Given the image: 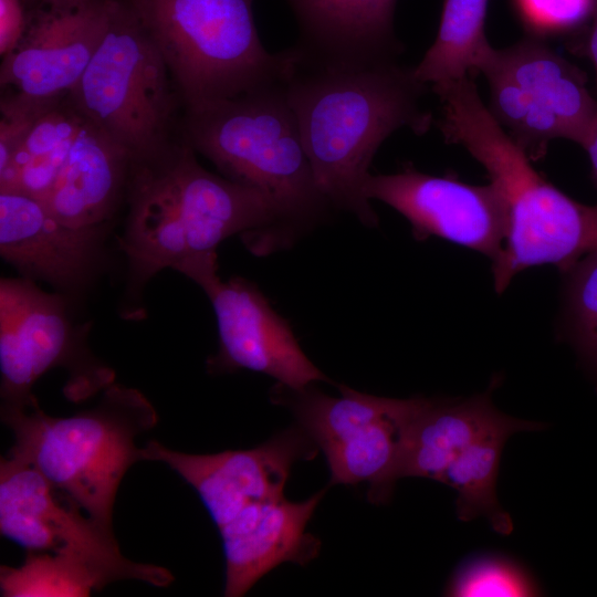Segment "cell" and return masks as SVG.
Returning <instances> with one entry per match:
<instances>
[{
    "label": "cell",
    "mask_w": 597,
    "mask_h": 597,
    "mask_svg": "<svg viewBox=\"0 0 597 597\" xmlns=\"http://www.w3.org/2000/svg\"><path fill=\"white\" fill-rule=\"evenodd\" d=\"M109 2L28 11L23 36L1 59V88L36 97L71 93L103 39Z\"/></svg>",
    "instance_id": "cell-14"
},
{
    "label": "cell",
    "mask_w": 597,
    "mask_h": 597,
    "mask_svg": "<svg viewBox=\"0 0 597 597\" xmlns=\"http://www.w3.org/2000/svg\"><path fill=\"white\" fill-rule=\"evenodd\" d=\"M85 121L70 94L56 101L0 169V190L19 191L41 200L57 178Z\"/></svg>",
    "instance_id": "cell-21"
},
{
    "label": "cell",
    "mask_w": 597,
    "mask_h": 597,
    "mask_svg": "<svg viewBox=\"0 0 597 597\" xmlns=\"http://www.w3.org/2000/svg\"><path fill=\"white\" fill-rule=\"evenodd\" d=\"M522 22L532 35L572 31L593 19L597 0H514Z\"/></svg>",
    "instance_id": "cell-27"
},
{
    "label": "cell",
    "mask_w": 597,
    "mask_h": 597,
    "mask_svg": "<svg viewBox=\"0 0 597 597\" xmlns=\"http://www.w3.org/2000/svg\"><path fill=\"white\" fill-rule=\"evenodd\" d=\"M180 135L226 178L271 200L284 245L332 207L316 184L284 78L185 108Z\"/></svg>",
    "instance_id": "cell-4"
},
{
    "label": "cell",
    "mask_w": 597,
    "mask_h": 597,
    "mask_svg": "<svg viewBox=\"0 0 597 597\" xmlns=\"http://www.w3.org/2000/svg\"><path fill=\"white\" fill-rule=\"evenodd\" d=\"M531 575L511 558L479 555L467 559L452 575L446 595L453 597L537 596Z\"/></svg>",
    "instance_id": "cell-25"
},
{
    "label": "cell",
    "mask_w": 597,
    "mask_h": 597,
    "mask_svg": "<svg viewBox=\"0 0 597 597\" xmlns=\"http://www.w3.org/2000/svg\"><path fill=\"white\" fill-rule=\"evenodd\" d=\"M582 147L587 151L594 176L597 180V124L588 135L587 139L584 142Z\"/></svg>",
    "instance_id": "cell-31"
},
{
    "label": "cell",
    "mask_w": 597,
    "mask_h": 597,
    "mask_svg": "<svg viewBox=\"0 0 597 597\" xmlns=\"http://www.w3.org/2000/svg\"><path fill=\"white\" fill-rule=\"evenodd\" d=\"M100 228L70 226L41 200L0 190V253L25 275L62 286L77 283L93 261Z\"/></svg>",
    "instance_id": "cell-17"
},
{
    "label": "cell",
    "mask_w": 597,
    "mask_h": 597,
    "mask_svg": "<svg viewBox=\"0 0 597 597\" xmlns=\"http://www.w3.org/2000/svg\"><path fill=\"white\" fill-rule=\"evenodd\" d=\"M62 96L36 97L14 90L1 88L0 169L7 165L14 149L35 122Z\"/></svg>",
    "instance_id": "cell-28"
},
{
    "label": "cell",
    "mask_w": 597,
    "mask_h": 597,
    "mask_svg": "<svg viewBox=\"0 0 597 597\" xmlns=\"http://www.w3.org/2000/svg\"><path fill=\"white\" fill-rule=\"evenodd\" d=\"M130 165V156L86 119L41 201L70 226H101L126 193Z\"/></svg>",
    "instance_id": "cell-19"
},
{
    "label": "cell",
    "mask_w": 597,
    "mask_h": 597,
    "mask_svg": "<svg viewBox=\"0 0 597 597\" xmlns=\"http://www.w3.org/2000/svg\"><path fill=\"white\" fill-rule=\"evenodd\" d=\"M1 419L13 436L9 455L32 465L93 520L113 528L119 484L143 460L136 440L156 426L158 415L139 390L112 383L97 405L71 416L46 415L35 402L1 407Z\"/></svg>",
    "instance_id": "cell-5"
},
{
    "label": "cell",
    "mask_w": 597,
    "mask_h": 597,
    "mask_svg": "<svg viewBox=\"0 0 597 597\" xmlns=\"http://www.w3.org/2000/svg\"><path fill=\"white\" fill-rule=\"evenodd\" d=\"M431 90L440 102L434 124L443 139L483 166L505 202L507 235L492 261L496 293L530 268L549 264L564 272L597 250V206L572 199L540 175L484 105L472 76Z\"/></svg>",
    "instance_id": "cell-3"
},
{
    "label": "cell",
    "mask_w": 597,
    "mask_h": 597,
    "mask_svg": "<svg viewBox=\"0 0 597 597\" xmlns=\"http://www.w3.org/2000/svg\"><path fill=\"white\" fill-rule=\"evenodd\" d=\"M59 295L31 281L0 282L1 407L27 408L36 402L32 387L48 370L63 366L73 378L69 397L77 401L112 384V371L84 363Z\"/></svg>",
    "instance_id": "cell-10"
},
{
    "label": "cell",
    "mask_w": 597,
    "mask_h": 597,
    "mask_svg": "<svg viewBox=\"0 0 597 597\" xmlns=\"http://www.w3.org/2000/svg\"><path fill=\"white\" fill-rule=\"evenodd\" d=\"M290 50L284 88L316 184L332 207L374 228L378 216L364 195L373 158L396 130L431 128L433 115L421 105L428 85L398 60L331 64Z\"/></svg>",
    "instance_id": "cell-1"
},
{
    "label": "cell",
    "mask_w": 597,
    "mask_h": 597,
    "mask_svg": "<svg viewBox=\"0 0 597 597\" xmlns=\"http://www.w3.org/2000/svg\"><path fill=\"white\" fill-rule=\"evenodd\" d=\"M70 95L132 160L180 136L182 97L158 48L122 0H111L103 39Z\"/></svg>",
    "instance_id": "cell-7"
},
{
    "label": "cell",
    "mask_w": 597,
    "mask_h": 597,
    "mask_svg": "<svg viewBox=\"0 0 597 597\" xmlns=\"http://www.w3.org/2000/svg\"><path fill=\"white\" fill-rule=\"evenodd\" d=\"M0 533L27 551L86 561L113 583L135 579L166 587L174 582L165 567L126 558L113 528L93 520L32 465L9 454L0 462Z\"/></svg>",
    "instance_id": "cell-9"
},
{
    "label": "cell",
    "mask_w": 597,
    "mask_h": 597,
    "mask_svg": "<svg viewBox=\"0 0 597 597\" xmlns=\"http://www.w3.org/2000/svg\"><path fill=\"white\" fill-rule=\"evenodd\" d=\"M595 13H597V4H596V10H595Z\"/></svg>",
    "instance_id": "cell-33"
},
{
    "label": "cell",
    "mask_w": 597,
    "mask_h": 597,
    "mask_svg": "<svg viewBox=\"0 0 597 597\" xmlns=\"http://www.w3.org/2000/svg\"><path fill=\"white\" fill-rule=\"evenodd\" d=\"M480 72L490 113L531 160L544 157L556 138L582 146L597 124L585 73L540 36L494 49Z\"/></svg>",
    "instance_id": "cell-8"
},
{
    "label": "cell",
    "mask_w": 597,
    "mask_h": 597,
    "mask_svg": "<svg viewBox=\"0 0 597 597\" xmlns=\"http://www.w3.org/2000/svg\"><path fill=\"white\" fill-rule=\"evenodd\" d=\"M166 61L185 108L283 80L291 50L262 44L254 0H122Z\"/></svg>",
    "instance_id": "cell-6"
},
{
    "label": "cell",
    "mask_w": 597,
    "mask_h": 597,
    "mask_svg": "<svg viewBox=\"0 0 597 597\" xmlns=\"http://www.w3.org/2000/svg\"><path fill=\"white\" fill-rule=\"evenodd\" d=\"M97 567L78 557L28 551L19 567L1 566L0 589L4 597L90 596L112 584Z\"/></svg>",
    "instance_id": "cell-24"
},
{
    "label": "cell",
    "mask_w": 597,
    "mask_h": 597,
    "mask_svg": "<svg viewBox=\"0 0 597 597\" xmlns=\"http://www.w3.org/2000/svg\"><path fill=\"white\" fill-rule=\"evenodd\" d=\"M591 21V28L588 35V53L595 66L597 77V13H594Z\"/></svg>",
    "instance_id": "cell-32"
},
{
    "label": "cell",
    "mask_w": 597,
    "mask_h": 597,
    "mask_svg": "<svg viewBox=\"0 0 597 597\" xmlns=\"http://www.w3.org/2000/svg\"><path fill=\"white\" fill-rule=\"evenodd\" d=\"M428 398L390 407H365L335 426L320 442L331 484H368V499L385 503L400 479L406 440Z\"/></svg>",
    "instance_id": "cell-16"
},
{
    "label": "cell",
    "mask_w": 597,
    "mask_h": 597,
    "mask_svg": "<svg viewBox=\"0 0 597 597\" xmlns=\"http://www.w3.org/2000/svg\"><path fill=\"white\" fill-rule=\"evenodd\" d=\"M542 423L523 420L519 425L500 428L481 438L461 452L446 468L439 482L457 492L455 511L462 522L483 516L499 534L513 531V522L496 498V478L505 441L520 431H537Z\"/></svg>",
    "instance_id": "cell-22"
},
{
    "label": "cell",
    "mask_w": 597,
    "mask_h": 597,
    "mask_svg": "<svg viewBox=\"0 0 597 597\" xmlns=\"http://www.w3.org/2000/svg\"><path fill=\"white\" fill-rule=\"evenodd\" d=\"M180 272L212 303L220 343L210 363L214 369L261 373L291 389L331 383L303 352L290 324L253 283L237 276L227 282L219 277L217 255L193 259Z\"/></svg>",
    "instance_id": "cell-11"
},
{
    "label": "cell",
    "mask_w": 597,
    "mask_h": 597,
    "mask_svg": "<svg viewBox=\"0 0 597 597\" xmlns=\"http://www.w3.org/2000/svg\"><path fill=\"white\" fill-rule=\"evenodd\" d=\"M325 492L302 502L283 498L252 505L218 528L226 563L224 596H243L280 564L305 565L316 556L320 542L307 532V524Z\"/></svg>",
    "instance_id": "cell-15"
},
{
    "label": "cell",
    "mask_w": 597,
    "mask_h": 597,
    "mask_svg": "<svg viewBox=\"0 0 597 597\" xmlns=\"http://www.w3.org/2000/svg\"><path fill=\"white\" fill-rule=\"evenodd\" d=\"M298 28L293 46L303 59L367 65L397 60V0H285Z\"/></svg>",
    "instance_id": "cell-18"
},
{
    "label": "cell",
    "mask_w": 597,
    "mask_h": 597,
    "mask_svg": "<svg viewBox=\"0 0 597 597\" xmlns=\"http://www.w3.org/2000/svg\"><path fill=\"white\" fill-rule=\"evenodd\" d=\"M364 195L402 214L417 240L444 239L488 256L501 253L507 235V211L498 187L439 177L412 166L388 175H369Z\"/></svg>",
    "instance_id": "cell-12"
},
{
    "label": "cell",
    "mask_w": 597,
    "mask_h": 597,
    "mask_svg": "<svg viewBox=\"0 0 597 597\" xmlns=\"http://www.w3.org/2000/svg\"><path fill=\"white\" fill-rule=\"evenodd\" d=\"M317 446L297 425L248 450L192 454L156 440L142 447L143 460L167 464L195 489L218 528L245 509L284 498L293 465L310 460Z\"/></svg>",
    "instance_id": "cell-13"
},
{
    "label": "cell",
    "mask_w": 597,
    "mask_h": 597,
    "mask_svg": "<svg viewBox=\"0 0 597 597\" xmlns=\"http://www.w3.org/2000/svg\"><path fill=\"white\" fill-rule=\"evenodd\" d=\"M489 0H444L434 42L415 66L426 85L480 72L494 48L485 34Z\"/></svg>",
    "instance_id": "cell-23"
},
{
    "label": "cell",
    "mask_w": 597,
    "mask_h": 597,
    "mask_svg": "<svg viewBox=\"0 0 597 597\" xmlns=\"http://www.w3.org/2000/svg\"><path fill=\"white\" fill-rule=\"evenodd\" d=\"M28 25L23 0H0V55H8L20 42Z\"/></svg>",
    "instance_id": "cell-29"
},
{
    "label": "cell",
    "mask_w": 597,
    "mask_h": 597,
    "mask_svg": "<svg viewBox=\"0 0 597 597\" xmlns=\"http://www.w3.org/2000/svg\"><path fill=\"white\" fill-rule=\"evenodd\" d=\"M95 0H23L28 11L42 8H70Z\"/></svg>",
    "instance_id": "cell-30"
},
{
    "label": "cell",
    "mask_w": 597,
    "mask_h": 597,
    "mask_svg": "<svg viewBox=\"0 0 597 597\" xmlns=\"http://www.w3.org/2000/svg\"><path fill=\"white\" fill-rule=\"evenodd\" d=\"M565 274L564 318L579 352L597 368V250L576 261Z\"/></svg>",
    "instance_id": "cell-26"
},
{
    "label": "cell",
    "mask_w": 597,
    "mask_h": 597,
    "mask_svg": "<svg viewBox=\"0 0 597 597\" xmlns=\"http://www.w3.org/2000/svg\"><path fill=\"white\" fill-rule=\"evenodd\" d=\"M181 135L158 153L132 160L128 217L121 248L137 281L187 258L214 253L237 234L256 254L283 247L277 211L259 190L206 170Z\"/></svg>",
    "instance_id": "cell-2"
},
{
    "label": "cell",
    "mask_w": 597,
    "mask_h": 597,
    "mask_svg": "<svg viewBox=\"0 0 597 597\" xmlns=\"http://www.w3.org/2000/svg\"><path fill=\"white\" fill-rule=\"evenodd\" d=\"M488 391L463 400L428 398L406 440L401 478L439 481L446 468L468 447L489 433L523 420L500 412Z\"/></svg>",
    "instance_id": "cell-20"
}]
</instances>
